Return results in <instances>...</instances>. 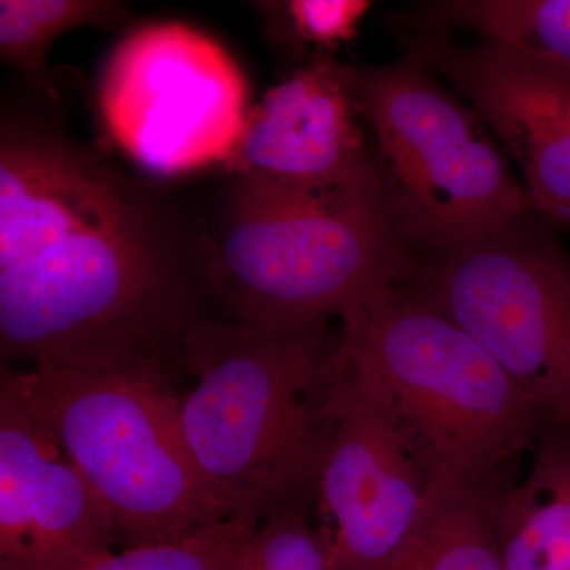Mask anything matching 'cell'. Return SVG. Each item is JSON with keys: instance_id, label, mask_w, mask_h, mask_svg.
<instances>
[{"instance_id": "cell-13", "label": "cell", "mask_w": 570, "mask_h": 570, "mask_svg": "<svg viewBox=\"0 0 570 570\" xmlns=\"http://www.w3.org/2000/svg\"><path fill=\"white\" fill-rule=\"evenodd\" d=\"M523 479L515 464L490 483L502 570H570V422H540Z\"/></svg>"}, {"instance_id": "cell-9", "label": "cell", "mask_w": 570, "mask_h": 570, "mask_svg": "<svg viewBox=\"0 0 570 570\" xmlns=\"http://www.w3.org/2000/svg\"><path fill=\"white\" fill-rule=\"evenodd\" d=\"M328 414L316 502L330 520L333 569L381 570L417 524L425 475L387 404L341 360Z\"/></svg>"}, {"instance_id": "cell-6", "label": "cell", "mask_w": 570, "mask_h": 570, "mask_svg": "<svg viewBox=\"0 0 570 570\" xmlns=\"http://www.w3.org/2000/svg\"><path fill=\"white\" fill-rule=\"evenodd\" d=\"M355 107L373 130L390 224L407 253L456 249L532 209L479 112L414 56L355 69Z\"/></svg>"}, {"instance_id": "cell-5", "label": "cell", "mask_w": 570, "mask_h": 570, "mask_svg": "<svg viewBox=\"0 0 570 570\" xmlns=\"http://www.w3.org/2000/svg\"><path fill=\"white\" fill-rule=\"evenodd\" d=\"M22 377L122 549L174 542L242 515L190 453L164 363L32 366Z\"/></svg>"}, {"instance_id": "cell-4", "label": "cell", "mask_w": 570, "mask_h": 570, "mask_svg": "<svg viewBox=\"0 0 570 570\" xmlns=\"http://www.w3.org/2000/svg\"><path fill=\"white\" fill-rule=\"evenodd\" d=\"M341 365L392 411L426 487L489 479L530 452L538 409L478 341L390 285L341 318Z\"/></svg>"}, {"instance_id": "cell-15", "label": "cell", "mask_w": 570, "mask_h": 570, "mask_svg": "<svg viewBox=\"0 0 570 570\" xmlns=\"http://www.w3.org/2000/svg\"><path fill=\"white\" fill-rule=\"evenodd\" d=\"M422 31L464 28L570 71V0H452L426 3L417 17Z\"/></svg>"}, {"instance_id": "cell-12", "label": "cell", "mask_w": 570, "mask_h": 570, "mask_svg": "<svg viewBox=\"0 0 570 570\" xmlns=\"http://www.w3.org/2000/svg\"><path fill=\"white\" fill-rule=\"evenodd\" d=\"M356 116L354 67L316 56L250 108L224 170L296 190L354 181L376 170Z\"/></svg>"}, {"instance_id": "cell-19", "label": "cell", "mask_w": 570, "mask_h": 570, "mask_svg": "<svg viewBox=\"0 0 570 570\" xmlns=\"http://www.w3.org/2000/svg\"><path fill=\"white\" fill-rule=\"evenodd\" d=\"M245 570H335L330 532L314 528L303 505L273 509L250 540Z\"/></svg>"}, {"instance_id": "cell-11", "label": "cell", "mask_w": 570, "mask_h": 570, "mask_svg": "<svg viewBox=\"0 0 570 570\" xmlns=\"http://www.w3.org/2000/svg\"><path fill=\"white\" fill-rule=\"evenodd\" d=\"M409 48L468 97L515 157L531 208L570 227V71L493 41L460 47L436 32Z\"/></svg>"}, {"instance_id": "cell-14", "label": "cell", "mask_w": 570, "mask_h": 570, "mask_svg": "<svg viewBox=\"0 0 570 570\" xmlns=\"http://www.w3.org/2000/svg\"><path fill=\"white\" fill-rule=\"evenodd\" d=\"M494 475L428 487L417 524L381 570H502L489 499Z\"/></svg>"}, {"instance_id": "cell-8", "label": "cell", "mask_w": 570, "mask_h": 570, "mask_svg": "<svg viewBox=\"0 0 570 570\" xmlns=\"http://www.w3.org/2000/svg\"><path fill=\"white\" fill-rule=\"evenodd\" d=\"M247 99L234 58L178 21L124 37L97 82L105 132L142 170L167 178L227 163L245 129Z\"/></svg>"}, {"instance_id": "cell-1", "label": "cell", "mask_w": 570, "mask_h": 570, "mask_svg": "<svg viewBox=\"0 0 570 570\" xmlns=\"http://www.w3.org/2000/svg\"><path fill=\"white\" fill-rule=\"evenodd\" d=\"M200 230L58 124L0 122V346L32 366L167 363L200 324Z\"/></svg>"}, {"instance_id": "cell-10", "label": "cell", "mask_w": 570, "mask_h": 570, "mask_svg": "<svg viewBox=\"0 0 570 570\" xmlns=\"http://www.w3.org/2000/svg\"><path fill=\"white\" fill-rule=\"evenodd\" d=\"M110 520L33 407L22 371L0 376V570H85L112 551Z\"/></svg>"}, {"instance_id": "cell-18", "label": "cell", "mask_w": 570, "mask_h": 570, "mask_svg": "<svg viewBox=\"0 0 570 570\" xmlns=\"http://www.w3.org/2000/svg\"><path fill=\"white\" fill-rule=\"evenodd\" d=\"M269 43L287 58L333 56L354 40L373 3L366 0H279L254 2Z\"/></svg>"}, {"instance_id": "cell-17", "label": "cell", "mask_w": 570, "mask_h": 570, "mask_svg": "<svg viewBox=\"0 0 570 570\" xmlns=\"http://www.w3.org/2000/svg\"><path fill=\"white\" fill-rule=\"evenodd\" d=\"M262 520L242 513L174 542L108 551L85 570H245L247 549Z\"/></svg>"}, {"instance_id": "cell-7", "label": "cell", "mask_w": 570, "mask_h": 570, "mask_svg": "<svg viewBox=\"0 0 570 570\" xmlns=\"http://www.w3.org/2000/svg\"><path fill=\"white\" fill-rule=\"evenodd\" d=\"M472 340L527 393L540 422H570V255L524 214L434 255L401 284Z\"/></svg>"}, {"instance_id": "cell-2", "label": "cell", "mask_w": 570, "mask_h": 570, "mask_svg": "<svg viewBox=\"0 0 570 570\" xmlns=\"http://www.w3.org/2000/svg\"><path fill=\"white\" fill-rule=\"evenodd\" d=\"M198 266L230 324L298 333L400 285L417 262L390 224L377 171L321 190L234 178L200 228Z\"/></svg>"}, {"instance_id": "cell-3", "label": "cell", "mask_w": 570, "mask_h": 570, "mask_svg": "<svg viewBox=\"0 0 570 570\" xmlns=\"http://www.w3.org/2000/svg\"><path fill=\"white\" fill-rule=\"evenodd\" d=\"M341 330L266 333L200 322L176 362L197 377L179 396L195 461L243 513L264 519L316 499L340 373Z\"/></svg>"}, {"instance_id": "cell-16", "label": "cell", "mask_w": 570, "mask_h": 570, "mask_svg": "<svg viewBox=\"0 0 570 570\" xmlns=\"http://www.w3.org/2000/svg\"><path fill=\"white\" fill-rule=\"evenodd\" d=\"M124 20L126 7L111 0H2L0 58L20 70L40 97L58 102L47 63L52 43L73 29L116 28Z\"/></svg>"}]
</instances>
